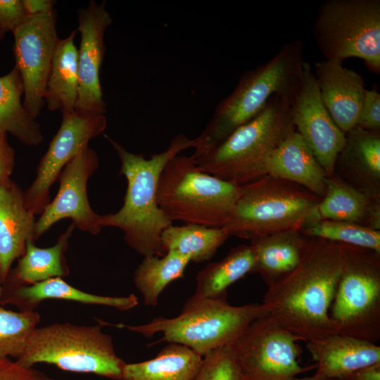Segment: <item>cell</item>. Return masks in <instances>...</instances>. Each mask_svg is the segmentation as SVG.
<instances>
[{
    "instance_id": "cell-12",
    "label": "cell",
    "mask_w": 380,
    "mask_h": 380,
    "mask_svg": "<svg viewBox=\"0 0 380 380\" xmlns=\"http://www.w3.org/2000/svg\"><path fill=\"white\" fill-rule=\"evenodd\" d=\"M106 126L105 114L74 110L62 115L61 126L38 164L36 177L23 192L25 206L30 212L42 213L51 201L50 189L63 168Z\"/></svg>"
},
{
    "instance_id": "cell-9",
    "label": "cell",
    "mask_w": 380,
    "mask_h": 380,
    "mask_svg": "<svg viewBox=\"0 0 380 380\" xmlns=\"http://www.w3.org/2000/svg\"><path fill=\"white\" fill-rule=\"evenodd\" d=\"M341 244L343 262L329 317L336 334L380 338V253Z\"/></svg>"
},
{
    "instance_id": "cell-39",
    "label": "cell",
    "mask_w": 380,
    "mask_h": 380,
    "mask_svg": "<svg viewBox=\"0 0 380 380\" xmlns=\"http://www.w3.org/2000/svg\"><path fill=\"white\" fill-rule=\"evenodd\" d=\"M27 16H34L49 13L54 11L55 1L53 0H22Z\"/></svg>"
},
{
    "instance_id": "cell-18",
    "label": "cell",
    "mask_w": 380,
    "mask_h": 380,
    "mask_svg": "<svg viewBox=\"0 0 380 380\" xmlns=\"http://www.w3.org/2000/svg\"><path fill=\"white\" fill-rule=\"evenodd\" d=\"M307 349L316 362L314 376L345 380L355 372L380 363V346L376 343L333 334L307 341Z\"/></svg>"
},
{
    "instance_id": "cell-31",
    "label": "cell",
    "mask_w": 380,
    "mask_h": 380,
    "mask_svg": "<svg viewBox=\"0 0 380 380\" xmlns=\"http://www.w3.org/2000/svg\"><path fill=\"white\" fill-rule=\"evenodd\" d=\"M299 232L312 238L361 247L380 253V232L367 225L330 220L307 223Z\"/></svg>"
},
{
    "instance_id": "cell-14",
    "label": "cell",
    "mask_w": 380,
    "mask_h": 380,
    "mask_svg": "<svg viewBox=\"0 0 380 380\" xmlns=\"http://www.w3.org/2000/svg\"><path fill=\"white\" fill-rule=\"evenodd\" d=\"M96 152L89 146L72 158L61 170L59 186L53 201L36 220L34 241L63 219H71L80 231L98 234L102 227L101 215L91 208L87 195V182L99 167Z\"/></svg>"
},
{
    "instance_id": "cell-20",
    "label": "cell",
    "mask_w": 380,
    "mask_h": 380,
    "mask_svg": "<svg viewBox=\"0 0 380 380\" xmlns=\"http://www.w3.org/2000/svg\"><path fill=\"white\" fill-rule=\"evenodd\" d=\"M266 175L288 181L322 198L327 176L296 129L273 151L266 164Z\"/></svg>"
},
{
    "instance_id": "cell-35",
    "label": "cell",
    "mask_w": 380,
    "mask_h": 380,
    "mask_svg": "<svg viewBox=\"0 0 380 380\" xmlns=\"http://www.w3.org/2000/svg\"><path fill=\"white\" fill-rule=\"evenodd\" d=\"M356 127L371 132L380 131V94L376 88L365 89Z\"/></svg>"
},
{
    "instance_id": "cell-2",
    "label": "cell",
    "mask_w": 380,
    "mask_h": 380,
    "mask_svg": "<svg viewBox=\"0 0 380 380\" xmlns=\"http://www.w3.org/2000/svg\"><path fill=\"white\" fill-rule=\"evenodd\" d=\"M105 137L120 159V174L125 177L127 186L121 208L115 213L101 215V226L121 229L127 244L144 257H162L165 253L160 236L172 222L157 203L159 178L171 158L194 148V139L179 134L164 151L146 159L141 154L127 151L108 136Z\"/></svg>"
},
{
    "instance_id": "cell-34",
    "label": "cell",
    "mask_w": 380,
    "mask_h": 380,
    "mask_svg": "<svg viewBox=\"0 0 380 380\" xmlns=\"http://www.w3.org/2000/svg\"><path fill=\"white\" fill-rule=\"evenodd\" d=\"M194 380H244L232 345L217 348L203 356Z\"/></svg>"
},
{
    "instance_id": "cell-4",
    "label": "cell",
    "mask_w": 380,
    "mask_h": 380,
    "mask_svg": "<svg viewBox=\"0 0 380 380\" xmlns=\"http://www.w3.org/2000/svg\"><path fill=\"white\" fill-rule=\"evenodd\" d=\"M295 96L274 95L255 117L208 152L194 158L198 168L239 186L265 176L270 156L295 130L292 114Z\"/></svg>"
},
{
    "instance_id": "cell-7",
    "label": "cell",
    "mask_w": 380,
    "mask_h": 380,
    "mask_svg": "<svg viewBox=\"0 0 380 380\" xmlns=\"http://www.w3.org/2000/svg\"><path fill=\"white\" fill-rule=\"evenodd\" d=\"M321 198L294 183L265 175L240 186L232 218L223 227L229 236L253 239L299 231L317 220Z\"/></svg>"
},
{
    "instance_id": "cell-10",
    "label": "cell",
    "mask_w": 380,
    "mask_h": 380,
    "mask_svg": "<svg viewBox=\"0 0 380 380\" xmlns=\"http://www.w3.org/2000/svg\"><path fill=\"white\" fill-rule=\"evenodd\" d=\"M312 30L325 59L358 58L380 73V0H327Z\"/></svg>"
},
{
    "instance_id": "cell-8",
    "label": "cell",
    "mask_w": 380,
    "mask_h": 380,
    "mask_svg": "<svg viewBox=\"0 0 380 380\" xmlns=\"http://www.w3.org/2000/svg\"><path fill=\"white\" fill-rule=\"evenodd\" d=\"M102 325L55 323L37 327L17 359L26 367L47 363L64 371L90 373L113 380L122 378L125 362Z\"/></svg>"
},
{
    "instance_id": "cell-16",
    "label": "cell",
    "mask_w": 380,
    "mask_h": 380,
    "mask_svg": "<svg viewBox=\"0 0 380 380\" xmlns=\"http://www.w3.org/2000/svg\"><path fill=\"white\" fill-rule=\"evenodd\" d=\"M80 43L78 56V95L75 110L84 113L105 114L106 104L103 99L100 69L106 46L104 35L112 23L106 1H91L77 11Z\"/></svg>"
},
{
    "instance_id": "cell-22",
    "label": "cell",
    "mask_w": 380,
    "mask_h": 380,
    "mask_svg": "<svg viewBox=\"0 0 380 380\" xmlns=\"http://www.w3.org/2000/svg\"><path fill=\"white\" fill-rule=\"evenodd\" d=\"M307 241L298 230H287L251 239L255 258L253 273L267 286L292 272L300 263Z\"/></svg>"
},
{
    "instance_id": "cell-11",
    "label": "cell",
    "mask_w": 380,
    "mask_h": 380,
    "mask_svg": "<svg viewBox=\"0 0 380 380\" xmlns=\"http://www.w3.org/2000/svg\"><path fill=\"white\" fill-rule=\"evenodd\" d=\"M299 341L266 313L253 321L231 345L244 380H291L316 368V365L299 364Z\"/></svg>"
},
{
    "instance_id": "cell-27",
    "label": "cell",
    "mask_w": 380,
    "mask_h": 380,
    "mask_svg": "<svg viewBox=\"0 0 380 380\" xmlns=\"http://www.w3.org/2000/svg\"><path fill=\"white\" fill-rule=\"evenodd\" d=\"M255 258L250 245L230 250L221 260L208 264L196 277L194 296L200 298H227V290L248 274L253 273Z\"/></svg>"
},
{
    "instance_id": "cell-40",
    "label": "cell",
    "mask_w": 380,
    "mask_h": 380,
    "mask_svg": "<svg viewBox=\"0 0 380 380\" xmlns=\"http://www.w3.org/2000/svg\"><path fill=\"white\" fill-rule=\"evenodd\" d=\"M345 380H380V363L362 368Z\"/></svg>"
},
{
    "instance_id": "cell-33",
    "label": "cell",
    "mask_w": 380,
    "mask_h": 380,
    "mask_svg": "<svg viewBox=\"0 0 380 380\" xmlns=\"http://www.w3.org/2000/svg\"><path fill=\"white\" fill-rule=\"evenodd\" d=\"M39 322L36 310L14 312L0 306V359H18Z\"/></svg>"
},
{
    "instance_id": "cell-3",
    "label": "cell",
    "mask_w": 380,
    "mask_h": 380,
    "mask_svg": "<svg viewBox=\"0 0 380 380\" xmlns=\"http://www.w3.org/2000/svg\"><path fill=\"white\" fill-rule=\"evenodd\" d=\"M303 62V44L296 39L284 44L266 63L243 73L233 91L217 105L208 125L194 139L193 156L206 153L255 117L274 95L295 96Z\"/></svg>"
},
{
    "instance_id": "cell-23",
    "label": "cell",
    "mask_w": 380,
    "mask_h": 380,
    "mask_svg": "<svg viewBox=\"0 0 380 380\" xmlns=\"http://www.w3.org/2000/svg\"><path fill=\"white\" fill-rule=\"evenodd\" d=\"M77 30L58 39L49 74L44 102L51 111L63 114L75 110L78 95V56L75 44Z\"/></svg>"
},
{
    "instance_id": "cell-1",
    "label": "cell",
    "mask_w": 380,
    "mask_h": 380,
    "mask_svg": "<svg viewBox=\"0 0 380 380\" xmlns=\"http://www.w3.org/2000/svg\"><path fill=\"white\" fill-rule=\"evenodd\" d=\"M343 262L341 243L319 238L308 239L298 265L268 286L262 305L300 341L336 334L329 310Z\"/></svg>"
},
{
    "instance_id": "cell-42",
    "label": "cell",
    "mask_w": 380,
    "mask_h": 380,
    "mask_svg": "<svg viewBox=\"0 0 380 380\" xmlns=\"http://www.w3.org/2000/svg\"><path fill=\"white\" fill-rule=\"evenodd\" d=\"M2 291H3V284L1 282V277H0V297L2 294Z\"/></svg>"
},
{
    "instance_id": "cell-36",
    "label": "cell",
    "mask_w": 380,
    "mask_h": 380,
    "mask_svg": "<svg viewBox=\"0 0 380 380\" xmlns=\"http://www.w3.org/2000/svg\"><path fill=\"white\" fill-rule=\"evenodd\" d=\"M0 380H54L43 372L8 358L0 359Z\"/></svg>"
},
{
    "instance_id": "cell-6",
    "label": "cell",
    "mask_w": 380,
    "mask_h": 380,
    "mask_svg": "<svg viewBox=\"0 0 380 380\" xmlns=\"http://www.w3.org/2000/svg\"><path fill=\"white\" fill-rule=\"evenodd\" d=\"M239 194L240 186L199 169L193 155H177L160 174L157 203L172 222L224 227Z\"/></svg>"
},
{
    "instance_id": "cell-5",
    "label": "cell",
    "mask_w": 380,
    "mask_h": 380,
    "mask_svg": "<svg viewBox=\"0 0 380 380\" xmlns=\"http://www.w3.org/2000/svg\"><path fill=\"white\" fill-rule=\"evenodd\" d=\"M266 313L262 303L234 306L227 298H207L193 295L184 303L180 314L173 318L156 317L141 325L98 322L102 326L125 328L146 338L162 332L163 337L151 345L163 341L175 343L203 357L214 349L233 343L253 321Z\"/></svg>"
},
{
    "instance_id": "cell-29",
    "label": "cell",
    "mask_w": 380,
    "mask_h": 380,
    "mask_svg": "<svg viewBox=\"0 0 380 380\" xmlns=\"http://www.w3.org/2000/svg\"><path fill=\"white\" fill-rule=\"evenodd\" d=\"M229 236L223 227L172 224L162 232L160 241L165 253L175 251L198 263L211 259Z\"/></svg>"
},
{
    "instance_id": "cell-15",
    "label": "cell",
    "mask_w": 380,
    "mask_h": 380,
    "mask_svg": "<svg viewBox=\"0 0 380 380\" xmlns=\"http://www.w3.org/2000/svg\"><path fill=\"white\" fill-rule=\"evenodd\" d=\"M296 131L324 169L334 175L336 160L346 141V134L335 123L324 106L312 70L303 62L302 77L292 104Z\"/></svg>"
},
{
    "instance_id": "cell-28",
    "label": "cell",
    "mask_w": 380,
    "mask_h": 380,
    "mask_svg": "<svg viewBox=\"0 0 380 380\" xmlns=\"http://www.w3.org/2000/svg\"><path fill=\"white\" fill-rule=\"evenodd\" d=\"M324 196L317 205L318 220L346 221L360 224L370 215L372 222L379 225V211L372 209L368 195L338 178H327Z\"/></svg>"
},
{
    "instance_id": "cell-17",
    "label": "cell",
    "mask_w": 380,
    "mask_h": 380,
    "mask_svg": "<svg viewBox=\"0 0 380 380\" xmlns=\"http://www.w3.org/2000/svg\"><path fill=\"white\" fill-rule=\"evenodd\" d=\"M343 61L316 62L313 74L324 106L346 134L357 125L366 88L362 75L344 67Z\"/></svg>"
},
{
    "instance_id": "cell-21",
    "label": "cell",
    "mask_w": 380,
    "mask_h": 380,
    "mask_svg": "<svg viewBox=\"0 0 380 380\" xmlns=\"http://www.w3.org/2000/svg\"><path fill=\"white\" fill-rule=\"evenodd\" d=\"M0 299L18 305L21 310H35L42 301L50 299L103 305L122 311L129 310L138 305V298L134 293L123 297L96 295L80 290L61 277L33 284L11 286L8 296Z\"/></svg>"
},
{
    "instance_id": "cell-43",
    "label": "cell",
    "mask_w": 380,
    "mask_h": 380,
    "mask_svg": "<svg viewBox=\"0 0 380 380\" xmlns=\"http://www.w3.org/2000/svg\"><path fill=\"white\" fill-rule=\"evenodd\" d=\"M5 33L1 30H0V40L3 39Z\"/></svg>"
},
{
    "instance_id": "cell-30",
    "label": "cell",
    "mask_w": 380,
    "mask_h": 380,
    "mask_svg": "<svg viewBox=\"0 0 380 380\" xmlns=\"http://www.w3.org/2000/svg\"><path fill=\"white\" fill-rule=\"evenodd\" d=\"M191 262L189 257L175 251L162 256H146L134 272L133 281L143 297L144 304L156 307L160 293L171 282L184 277Z\"/></svg>"
},
{
    "instance_id": "cell-26",
    "label": "cell",
    "mask_w": 380,
    "mask_h": 380,
    "mask_svg": "<svg viewBox=\"0 0 380 380\" xmlns=\"http://www.w3.org/2000/svg\"><path fill=\"white\" fill-rule=\"evenodd\" d=\"M23 93V80L16 67L0 77V130L11 134L25 145L37 146L44 137L39 124L21 102Z\"/></svg>"
},
{
    "instance_id": "cell-13",
    "label": "cell",
    "mask_w": 380,
    "mask_h": 380,
    "mask_svg": "<svg viewBox=\"0 0 380 380\" xmlns=\"http://www.w3.org/2000/svg\"><path fill=\"white\" fill-rule=\"evenodd\" d=\"M56 22L55 11L26 16L13 32L15 67L23 84V106L34 120L45 105L46 85L59 39Z\"/></svg>"
},
{
    "instance_id": "cell-41",
    "label": "cell",
    "mask_w": 380,
    "mask_h": 380,
    "mask_svg": "<svg viewBox=\"0 0 380 380\" xmlns=\"http://www.w3.org/2000/svg\"><path fill=\"white\" fill-rule=\"evenodd\" d=\"M291 380H332V379H327L317 378V377H315V376H312V377H306V378L294 377Z\"/></svg>"
},
{
    "instance_id": "cell-32",
    "label": "cell",
    "mask_w": 380,
    "mask_h": 380,
    "mask_svg": "<svg viewBox=\"0 0 380 380\" xmlns=\"http://www.w3.org/2000/svg\"><path fill=\"white\" fill-rule=\"evenodd\" d=\"M366 172L375 181L380 178V134L358 127L346 133L344 146L336 162Z\"/></svg>"
},
{
    "instance_id": "cell-37",
    "label": "cell",
    "mask_w": 380,
    "mask_h": 380,
    "mask_svg": "<svg viewBox=\"0 0 380 380\" xmlns=\"http://www.w3.org/2000/svg\"><path fill=\"white\" fill-rule=\"evenodd\" d=\"M22 0H0V30L13 32L26 18Z\"/></svg>"
},
{
    "instance_id": "cell-25",
    "label": "cell",
    "mask_w": 380,
    "mask_h": 380,
    "mask_svg": "<svg viewBox=\"0 0 380 380\" xmlns=\"http://www.w3.org/2000/svg\"><path fill=\"white\" fill-rule=\"evenodd\" d=\"M75 228L70 224L51 247L39 248L35 246L34 241L27 240L25 251L13 271L12 286L33 284L51 278L68 276L70 268L65 254Z\"/></svg>"
},
{
    "instance_id": "cell-24",
    "label": "cell",
    "mask_w": 380,
    "mask_h": 380,
    "mask_svg": "<svg viewBox=\"0 0 380 380\" xmlns=\"http://www.w3.org/2000/svg\"><path fill=\"white\" fill-rule=\"evenodd\" d=\"M202 358L185 346L168 343L152 359L126 363L120 380H194Z\"/></svg>"
},
{
    "instance_id": "cell-19",
    "label": "cell",
    "mask_w": 380,
    "mask_h": 380,
    "mask_svg": "<svg viewBox=\"0 0 380 380\" xmlns=\"http://www.w3.org/2000/svg\"><path fill=\"white\" fill-rule=\"evenodd\" d=\"M25 204L23 191L11 180L0 184V277L2 284L11 265L34 241L36 220Z\"/></svg>"
},
{
    "instance_id": "cell-38",
    "label": "cell",
    "mask_w": 380,
    "mask_h": 380,
    "mask_svg": "<svg viewBox=\"0 0 380 380\" xmlns=\"http://www.w3.org/2000/svg\"><path fill=\"white\" fill-rule=\"evenodd\" d=\"M15 165V152L10 146L7 134L0 130V184L11 181Z\"/></svg>"
}]
</instances>
